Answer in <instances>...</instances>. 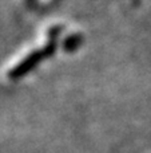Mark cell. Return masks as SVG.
Segmentation results:
<instances>
[{"label":"cell","instance_id":"obj_1","mask_svg":"<svg viewBox=\"0 0 151 153\" xmlns=\"http://www.w3.org/2000/svg\"><path fill=\"white\" fill-rule=\"evenodd\" d=\"M45 58H47V56H45L43 48L31 51L28 55H26L18 65H15V66L8 71V76H10L11 79L21 78V76L27 75L28 73H31L32 70H34L35 67H36L37 65H39L40 62H42L43 59H45Z\"/></svg>","mask_w":151,"mask_h":153},{"label":"cell","instance_id":"obj_2","mask_svg":"<svg viewBox=\"0 0 151 153\" xmlns=\"http://www.w3.org/2000/svg\"><path fill=\"white\" fill-rule=\"evenodd\" d=\"M83 42H84V38H83L82 34H79V32L70 34L62 42V48H63V51L71 54V53H75L83 45Z\"/></svg>","mask_w":151,"mask_h":153},{"label":"cell","instance_id":"obj_3","mask_svg":"<svg viewBox=\"0 0 151 153\" xmlns=\"http://www.w3.org/2000/svg\"><path fill=\"white\" fill-rule=\"evenodd\" d=\"M63 32V26L60 24H55V26H51L47 31V39H55L58 40V38L62 35Z\"/></svg>","mask_w":151,"mask_h":153},{"label":"cell","instance_id":"obj_4","mask_svg":"<svg viewBox=\"0 0 151 153\" xmlns=\"http://www.w3.org/2000/svg\"><path fill=\"white\" fill-rule=\"evenodd\" d=\"M27 4V7L31 8V10H36L39 7V0H24Z\"/></svg>","mask_w":151,"mask_h":153}]
</instances>
